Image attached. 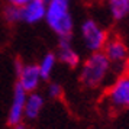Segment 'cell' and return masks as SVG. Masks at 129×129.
<instances>
[{"mask_svg": "<svg viewBox=\"0 0 129 129\" xmlns=\"http://www.w3.org/2000/svg\"><path fill=\"white\" fill-rule=\"evenodd\" d=\"M71 0H48L45 22L59 39L71 38L74 30V19L70 10Z\"/></svg>", "mask_w": 129, "mask_h": 129, "instance_id": "obj_2", "label": "cell"}, {"mask_svg": "<svg viewBox=\"0 0 129 129\" xmlns=\"http://www.w3.org/2000/svg\"><path fill=\"white\" fill-rule=\"evenodd\" d=\"M9 2V5H12V6H18V7H22L23 5H26L29 0H7Z\"/></svg>", "mask_w": 129, "mask_h": 129, "instance_id": "obj_15", "label": "cell"}, {"mask_svg": "<svg viewBox=\"0 0 129 129\" xmlns=\"http://www.w3.org/2000/svg\"><path fill=\"white\" fill-rule=\"evenodd\" d=\"M20 12V22L25 23H38L45 19L47 12V2L45 0H29L26 5L19 7Z\"/></svg>", "mask_w": 129, "mask_h": 129, "instance_id": "obj_8", "label": "cell"}, {"mask_svg": "<svg viewBox=\"0 0 129 129\" xmlns=\"http://www.w3.org/2000/svg\"><path fill=\"white\" fill-rule=\"evenodd\" d=\"M45 2H48V0H45Z\"/></svg>", "mask_w": 129, "mask_h": 129, "instance_id": "obj_17", "label": "cell"}, {"mask_svg": "<svg viewBox=\"0 0 129 129\" xmlns=\"http://www.w3.org/2000/svg\"><path fill=\"white\" fill-rule=\"evenodd\" d=\"M105 102L115 112H129V71H123L109 84Z\"/></svg>", "mask_w": 129, "mask_h": 129, "instance_id": "obj_3", "label": "cell"}, {"mask_svg": "<svg viewBox=\"0 0 129 129\" xmlns=\"http://www.w3.org/2000/svg\"><path fill=\"white\" fill-rule=\"evenodd\" d=\"M16 77H18V84L19 87H22L26 93L38 91L41 87V83L44 81L38 68V64L32 62H16Z\"/></svg>", "mask_w": 129, "mask_h": 129, "instance_id": "obj_5", "label": "cell"}, {"mask_svg": "<svg viewBox=\"0 0 129 129\" xmlns=\"http://www.w3.org/2000/svg\"><path fill=\"white\" fill-rule=\"evenodd\" d=\"M47 96L49 97V99H52V100L61 99V96H62V87H61V84L57 83V81L48 83V86H47Z\"/></svg>", "mask_w": 129, "mask_h": 129, "instance_id": "obj_13", "label": "cell"}, {"mask_svg": "<svg viewBox=\"0 0 129 129\" xmlns=\"http://www.w3.org/2000/svg\"><path fill=\"white\" fill-rule=\"evenodd\" d=\"M55 55H57L58 62H62L64 65L70 67V68H76V67L80 65V54L74 48L73 42H71V38L59 39L58 49H57Z\"/></svg>", "mask_w": 129, "mask_h": 129, "instance_id": "obj_9", "label": "cell"}, {"mask_svg": "<svg viewBox=\"0 0 129 129\" xmlns=\"http://www.w3.org/2000/svg\"><path fill=\"white\" fill-rule=\"evenodd\" d=\"M45 107V96L39 91L28 93L25 105V120H36Z\"/></svg>", "mask_w": 129, "mask_h": 129, "instance_id": "obj_10", "label": "cell"}, {"mask_svg": "<svg viewBox=\"0 0 129 129\" xmlns=\"http://www.w3.org/2000/svg\"><path fill=\"white\" fill-rule=\"evenodd\" d=\"M80 36L84 48L88 52H100L103 51L109 35L106 29L94 19H86L80 26Z\"/></svg>", "mask_w": 129, "mask_h": 129, "instance_id": "obj_4", "label": "cell"}, {"mask_svg": "<svg viewBox=\"0 0 129 129\" xmlns=\"http://www.w3.org/2000/svg\"><path fill=\"white\" fill-rule=\"evenodd\" d=\"M109 13L113 20H123L129 15V0H107Z\"/></svg>", "mask_w": 129, "mask_h": 129, "instance_id": "obj_12", "label": "cell"}, {"mask_svg": "<svg viewBox=\"0 0 129 129\" xmlns=\"http://www.w3.org/2000/svg\"><path fill=\"white\" fill-rule=\"evenodd\" d=\"M57 64H58V59H57V55L54 52H47L39 59L38 68H39V73H41V77L44 81H47L52 77Z\"/></svg>", "mask_w": 129, "mask_h": 129, "instance_id": "obj_11", "label": "cell"}, {"mask_svg": "<svg viewBox=\"0 0 129 129\" xmlns=\"http://www.w3.org/2000/svg\"><path fill=\"white\" fill-rule=\"evenodd\" d=\"M28 93L18 84L13 88V94L10 99L9 110H7V122L10 126H16L23 123L25 120V105H26Z\"/></svg>", "mask_w": 129, "mask_h": 129, "instance_id": "obj_7", "label": "cell"}, {"mask_svg": "<svg viewBox=\"0 0 129 129\" xmlns=\"http://www.w3.org/2000/svg\"><path fill=\"white\" fill-rule=\"evenodd\" d=\"M113 67L103 51L91 52L83 61L80 67V81L87 88H100L106 86L110 76L113 74Z\"/></svg>", "mask_w": 129, "mask_h": 129, "instance_id": "obj_1", "label": "cell"}, {"mask_svg": "<svg viewBox=\"0 0 129 129\" xmlns=\"http://www.w3.org/2000/svg\"><path fill=\"white\" fill-rule=\"evenodd\" d=\"M13 129H28L26 128V125H23V123H20V125H16V126H12Z\"/></svg>", "mask_w": 129, "mask_h": 129, "instance_id": "obj_16", "label": "cell"}, {"mask_svg": "<svg viewBox=\"0 0 129 129\" xmlns=\"http://www.w3.org/2000/svg\"><path fill=\"white\" fill-rule=\"evenodd\" d=\"M103 52L110 61L113 70L115 68L123 70L129 61V49L120 38H109L103 48Z\"/></svg>", "mask_w": 129, "mask_h": 129, "instance_id": "obj_6", "label": "cell"}, {"mask_svg": "<svg viewBox=\"0 0 129 129\" xmlns=\"http://www.w3.org/2000/svg\"><path fill=\"white\" fill-rule=\"evenodd\" d=\"M5 18H6V20L10 22V23H18V22H20V12H19V7L9 5V6L5 9Z\"/></svg>", "mask_w": 129, "mask_h": 129, "instance_id": "obj_14", "label": "cell"}]
</instances>
